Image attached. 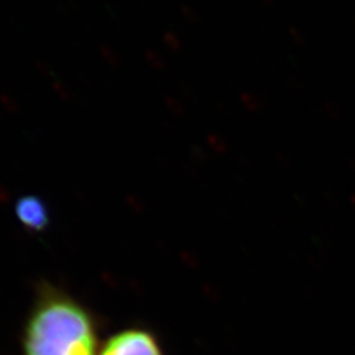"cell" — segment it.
<instances>
[{"label": "cell", "mask_w": 355, "mask_h": 355, "mask_svg": "<svg viewBox=\"0 0 355 355\" xmlns=\"http://www.w3.org/2000/svg\"><path fill=\"white\" fill-rule=\"evenodd\" d=\"M95 318L76 299L42 288L26 320L24 355H98Z\"/></svg>", "instance_id": "6da1fadb"}, {"label": "cell", "mask_w": 355, "mask_h": 355, "mask_svg": "<svg viewBox=\"0 0 355 355\" xmlns=\"http://www.w3.org/2000/svg\"><path fill=\"white\" fill-rule=\"evenodd\" d=\"M99 355H164V352L150 331L132 328L112 336Z\"/></svg>", "instance_id": "7a4b0ae2"}, {"label": "cell", "mask_w": 355, "mask_h": 355, "mask_svg": "<svg viewBox=\"0 0 355 355\" xmlns=\"http://www.w3.org/2000/svg\"><path fill=\"white\" fill-rule=\"evenodd\" d=\"M16 216L31 232H42L49 224V214L45 203L37 196H24L16 204Z\"/></svg>", "instance_id": "3957f363"}]
</instances>
